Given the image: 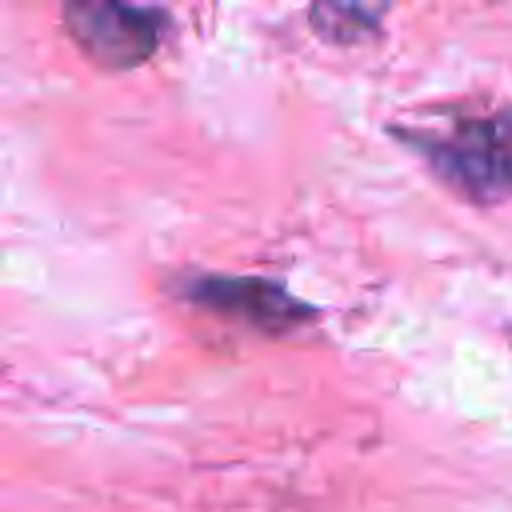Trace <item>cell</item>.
Instances as JSON below:
<instances>
[{
    "mask_svg": "<svg viewBox=\"0 0 512 512\" xmlns=\"http://www.w3.org/2000/svg\"><path fill=\"white\" fill-rule=\"evenodd\" d=\"M464 204L512 200V108H448L436 120L388 128Z\"/></svg>",
    "mask_w": 512,
    "mask_h": 512,
    "instance_id": "obj_1",
    "label": "cell"
},
{
    "mask_svg": "<svg viewBox=\"0 0 512 512\" xmlns=\"http://www.w3.org/2000/svg\"><path fill=\"white\" fill-rule=\"evenodd\" d=\"M64 28L96 68L132 72L160 52L172 20L140 0H64Z\"/></svg>",
    "mask_w": 512,
    "mask_h": 512,
    "instance_id": "obj_2",
    "label": "cell"
},
{
    "mask_svg": "<svg viewBox=\"0 0 512 512\" xmlns=\"http://www.w3.org/2000/svg\"><path fill=\"white\" fill-rule=\"evenodd\" d=\"M176 292H180V300H188L212 316L236 320V324L264 332V336H288V332L320 320L316 304L300 300L296 292H288L284 284H276L268 276L196 272V276L176 280Z\"/></svg>",
    "mask_w": 512,
    "mask_h": 512,
    "instance_id": "obj_3",
    "label": "cell"
},
{
    "mask_svg": "<svg viewBox=\"0 0 512 512\" xmlns=\"http://www.w3.org/2000/svg\"><path fill=\"white\" fill-rule=\"evenodd\" d=\"M308 24L328 44H360L380 36V4L368 0H312Z\"/></svg>",
    "mask_w": 512,
    "mask_h": 512,
    "instance_id": "obj_4",
    "label": "cell"
}]
</instances>
